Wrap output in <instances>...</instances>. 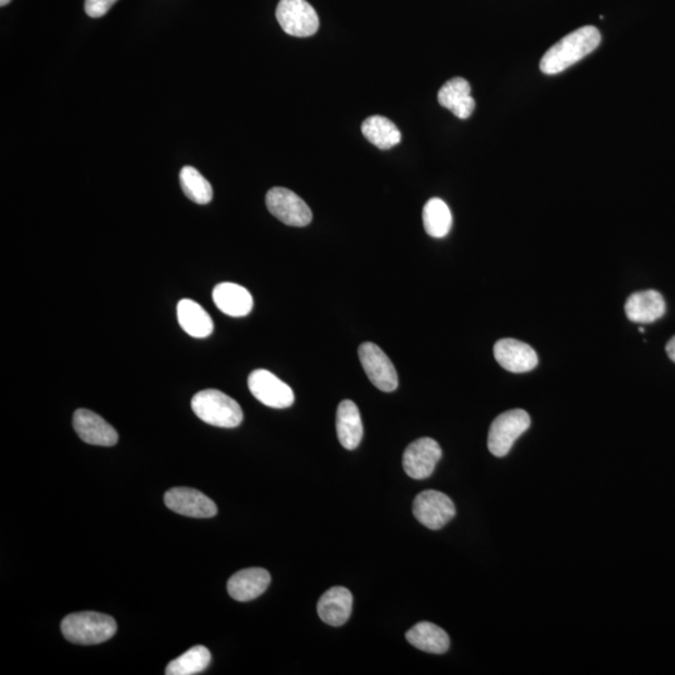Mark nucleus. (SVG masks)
<instances>
[{
	"instance_id": "6",
	"label": "nucleus",
	"mask_w": 675,
	"mask_h": 675,
	"mask_svg": "<svg viewBox=\"0 0 675 675\" xmlns=\"http://www.w3.org/2000/svg\"><path fill=\"white\" fill-rule=\"evenodd\" d=\"M265 203L275 218L290 227H307L312 222V210L292 190L282 187L272 188L265 197Z\"/></svg>"
},
{
	"instance_id": "3",
	"label": "nucleus",
	"mask_w": 675,
	"mask_h": 675,
	"mask_svg": "<svg viewBox=\"0 0 675 675\" xmlns=\"http://www.w3.org/2000/svg\"><path fill=\"white\" fill-rule=\"evenodd\" d=\"M192 409L200 420L214 427L235 428L243 422L240 405L217 389L202 390L195 394Z\"/></svg>"
},
{
	"instance_id": "13",
	"label": "nucleus",
	"mask_w": 675,
	"mask_h": 675,
	"mask_svg": "<svg viewBox=\"0 0 675 675\" xmlns=\"http://www.w3.org/2000/svg\"><path fill=\"white\" fill-rule=\"evenodd\" d=\"M494 357L505 370L527 373L537 367L538 355L530 345L517 339H500L494 345Z\"/></svg>"
},
{
	"instance_id": "14",
	"label": "nucleus",
	"mask_w": 675,
	"mask_h": 675,
	"mask_svg": "<svg viewBox=\"0 0 675 675\" xmlns=\"http://www.w3.org/2000/svg\"><path fill=\"white\" fill-rule=\"evenodd\" d=\"M270 574L263 568H248L235 573L228 582L230 597L238 602H249L260 597L270 584Z\"/></svg>"
},
{
	"instance_id": "18",
	"label": "nucleus",
	"mask_w": 675,
	"mask_h": 675,
	"mask_svg": "<svg viewBox=\"0 0 675 675\" xmlns=\"http://www.w3.org/2000/svg\"><path fill=\"white\" fill-rule=\"evenodd\" d=\"M665 302L657 290H644L630 295L625 303V314L634 323H653L663 317Z\"/></svg>"
},
{
	"instance_id": "25",
	"label": "nucleus",
	"mask_w": 675,
	"mask_h": 675,
	"mask_svg": "<svg viewBox=\"0 0 675 675\" xmlns=\"http://www.w3.org/2000/svg\"><path fill=\"white\" fill-rule=\"evenodd\" d=\"M180 187L183 193L197 204H208L213 199V188L207 179L193 167H184L180 170Z\"/></svg>"
},
{
	"instance_id": "7",
	"label": "nucleus",
	"mask_w": 675,
	"mask_h": 675,
	"mask_svg": "<svg viewBox=\"0 0 675 675\" xmlns=\"http://www.w3.org/2000/svg\"><path fill=\"white\" fill-rule=\"evenodd\" d=\"M452 499L438 490H425L413 503V514L420 524L432 530L442 529L455 517Z\"/></svg>"
},
{
	"instance_id": "17",
	"label": "nucleus",
	"mask_w": 675,
	"mask_h": 675,
	"mask_svg": "<svg viewBox=\"0 0 675 675\" xmlns=\"http://www.w3.org/2000/svg\"><path fill=\"white\" fill-rule=\"evenodd\" d=\"M470 84L464 78H453L440 88L438 102L455 117L468 119L475 109V100L470 95Z\"/></svg>"
},
{
	"instance_id": "20",
	"label": "nucleus",
	"mask_w": 675,
	"mask_h": 675,
	"mask_svg": "<svg viewBox=\"0 0 675 675\" xmlns=\"http://www.w3.org/2000/svg\"><path fill=\"white\" fill-rule=\"evenodd\" d=\"M178 322L190 337L207 338L213 333L214 324L202 305L194 300L183 299L178 303Z\"/></svg>"
},
{
	"instance_id": "1",
	"label": "nucleus",
	"mask_w": 675,
	"mask_h": 675,
	"mask_svg": "<svg viewBox=\"0 0 675 675\" xmlns=\"http://www.w3.org/2000/svg\"><path fill=\"white\" fill-rule=\"evenodd\" d=\"M600 42L602 35L599 30L593 25H585L555 43L540 60V70L548 75L562 73L593 53Z\"/></svg>"
},
{
	"instance_id": "27",
	"label": "nucleus",
	"mask_w": 675,
	"mask_h": 675,
	"mask_svg": "<svg viewBox=\"0 0 675 675\" xmlns=\"http://www.w3.org/2000/svg\"><path fill=\"white\" fill-rule=\"evenodd\" d=\"M668 357L675 363V337L669 340L667 344Z\"/></svg>"
},
{
	"instance_id": "23",
	"label": "nucleus",
	"mask_w": 675,
	"mask_h": 675,
	"mask_svg": "<svg viewBox=\"0 0 675 675\" xmlns=\"http://www.w3.org/2000/svg\"><path fill=\"white\" fill-rule=\"evenodd\" d=\"M423 224L425 232L433 238H444L452 228L453 217L450 209L442 199L428 200L423 209Z\"/></svg>"
},
{
	"instance_id": "12",
	"label": "nucleus",
	"mask_w": 675,
	"mask_h": 675,
	"mask_svg": "<svg viewBox=\"0 0 675 675\" xmlns=\"http://www.w3.org/2000/svg\"><path fill=\"white\" fill-rule=\"evenodd\" d=\"M73 427L85 443L100 447H113L118 443L117 430L92 410L78 409L74 413Z\"/></svg>"
},
{
	"instance_id": "9",
	"label": "nucleus",
	"mask_w": 675,
	"mask_h": 675,
	"mask_svg": "<svg viewBox=\"0 0 675 675\" xmlns=\"http://www.w3.org/2000/svg\"><path fill=\"white\" fill-rule=\"evenodd\" d=\"M248 387L255 399L269 408L284 409L294 403L292 388L268 370H254L249 375Z\"/></svg>"
},
{
	"instance_id": "5",
	"label": "nucleus",
	"mask_w": 675,
	"mask_h": 675,
	"mask_svg": "<svg viewBox=\"0 0 675 675\" xmlns=\"http://www.w3.org/2000/svg\"><path fill=\"white\" fill-rule=\"evenodd\" d=\"M277 19L285 33L292 37H312L319 29V17L307 0H280Z\"/></svg>"
},
{
	"instance_id": "22",
	"label": "nucleus",
	"mask_w": 675,
	"mask_h": 675,
	"mask_svg": "<svg viewBox=\"0 0 675 675\" xmlns=\"http://www.w3.org/2000/svg\"><path fill=\"white\" fill-rule=\"evenodd\" d=\"M362 133L368 142L382 150L393 148L402 140V134L397 125L382 115H372L365 119L362 124Z\"/></svg>"
},
{
	"instance_id": "10",
	"label": "nucleus",
	"mask_w": 675,
	"mask_h": 675,
	"mask_svg": "<svg viewBox=\"0 0 675 675\" xmlns=\"http://www.w3.org/2000/svg\"><path fill=\"white\" fill-rule=\"evenodd\" d=\"M442 458V448L432 438H420L409 444L403 454V468L410 478L422 480L433 474Z\"/></svg>"
},
{
	"instance_id": "4",
	"label": "nucleus",
	"mask_w": 675,
	"mask_h": 675,
	"mask_svg": "<svg viewBox=\"0 0 675 675\" xmlns=\"http://www.w3.org/2000/svg\"><path fill=\"white\" fill-rule=\"evenodd\" d=\"M530 427V417L523 409L508 410L498 415L490 425L488 448L495 457H505L512 449L515 440Z\"/></svg>"
},
{
	"instance_id": "15",
	"label": "nucleus",
	"mask_w": 675,
	"mask_h": 675,
	"mask_svg": "<svg viewBox=\"0 0 675 675\" xmlns=\"http://www.w3.org/2000/svg\"><path fill=\"white\" fill-rule=\"evenodd\" d=\"M318 614L324 623L340 627L348 622L353 610V595L347 588L333 587L319 599Z\"/></svg>"
},
{
	"instance_id": "8",
	"label": "nucleus",
	"mask_w": 675,
	"mask_h": 675,
	"mask_svg": "<svg viewBox=\"0 0 675 675\" xmlns=\"http://www.w3.org/2000/svg\"><path fill=\"white\" fill-rule=\"evenodd\" d=\"M360 363L370 382L382 392H394L398 388L397 370L388 355L373 343H363L358 349Z\"/></svg>"
},
{
	"instance_id": "11",
	"label": "nucleus",
	"mask_w": 675,
	"mask_h": 675,
	"mask_svg": "<svg viewBox=\"0 0 675 675\" xmlns=\"http://www.w3.org/2000/svg\"><path fill=\"white\" fill-rule=\"evenodd\" d=\"M164 503L173 512L189 518H213L217 505L207 495L192 488H172L164 495Z\"/></svg>"
},
{
	"instance_id": "16",
	"label": "nucleus",
	"mask_w": 675,
	"mask_h": 675,
	"mask_svg": "<svg viewBox=\"0 0 675 675\" xmlns=\"http://www.w3.org/2000/svg\"><path fill=\"white\" fill-rule=\"evenodd\" d=\"M213 300L220 312L229 317H245L253 309V297L242 285L218 284L213 290Z\"/></svg>"
},
{
	"instance_id": "24",
	"label": "nucleus",
	"mask_w": 675,
	"mask_h": 675,
	"mask_svg": "<svg viewBox=\"0 0 675 675\" xmlns=\"http://www.w3.org/2000/svg\"><path fill=\"white\" fill-rule=\"evenodd\" d=\"M212 660V655L203 645L190 648L188 652L172 660L165 668L167 675H195L204 672Z\"/></svg>"
},
{
	"instance_id": "2",
	"label": "nucleus",
	"mask_w": 675,
	"mask_h": 675,
	"mask_svg": "<svg viewBox=\"0 0 675 675\" xmlns=\"http://www.w3.org/2000/svg\"><path fill=\"white\" fill-rule=\"evenodd\" d=\"M62 633L70 643L93 645L107 642L117 633V623L110 615L82 612L69 614L62 622Z\"/></svg>"
},
{
	"instance_id": "26",
	"label": "nucleus",
	"mask_w": 675,
	"mask_h": 675,
	"mask_svg": "<svg viewBox=\"0 0 675 675\" xmlns=\"http://www.w3.org/2000/svg\"><path fill=\"white\" fill-rule=\"evenodd\" d=\"M117 0H85L84 10L90 18H100L109 12Z\"/></svg>"
},
{
	"instance_id": "21",
	"label": "nucleus",
	"mask_w": 675,
	"mask_h": 675,
	"mask_svg": "<svg viewBox=\"0 0 675 675\" xmlns=\"http://www.w3.org/2000/svg\"><path fill=\"white\" fill-rule=\"evenodd\" d=\"M405 638L413 647L433 654L447 652L450 644L447 632L438 625L429 622L415 624L405 634Z\"/></svg>"
},
{
	"instance_id": "19",
	"label": "nucleus",
	"mask_w": 675,
	"mask_h": 675,
	"mask_svg": "<svg viewBox=\"0 0 675 675\" xmlns=\"http://www.w3.org/2000/svg\"><path fill=\"white\" fill-rule=\"evenodd\" d=\"M335 425L340 444L348 450L358 448L363 439L364 428L357 404L352 400H343L337 410Z\"/></svg>"
}]
</instances>
